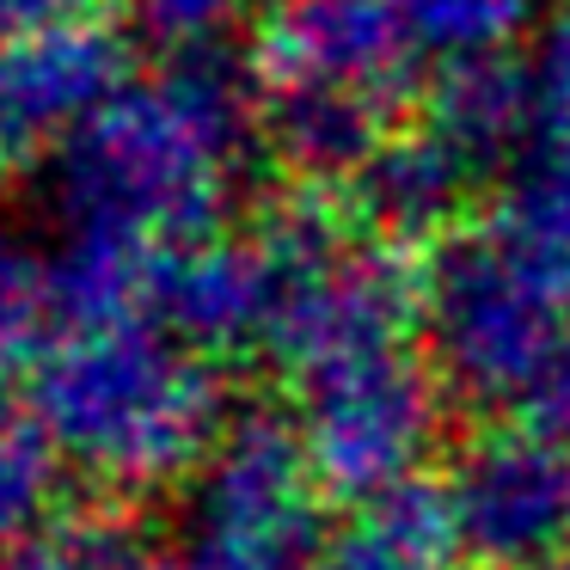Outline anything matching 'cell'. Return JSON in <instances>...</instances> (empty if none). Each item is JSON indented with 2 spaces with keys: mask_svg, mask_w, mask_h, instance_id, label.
Here are the masks:
<instances>
[{
  "mask_svg": "<svg viewBox=\"0 0 570 570\" xmlns=\"http://www.w3.org/2000/svg\"><path fill=\"white\" fill-rule=\"evenodd\" d=\"M411 31L399 0H264L258 75L276 87H344L374 99L411 92Z\"/></svg>",
  "mask_w": 570,
  "mask_h": 570,
  "instance_id": "cell-9",
  "label": "cell"
},
{
  "mask_svg": "<svg viewBox=\"0 0 570 570\" xmlns=\"http://www.w3.org/2000/svg\"><path fill=\"white\" fill-rule=\"evenodd\" d=\"M423 350L466 405H533L570 350V239L509 209L454 227L423 264Z\"/></svg>",
  "mask_w": 570,
  "mask_h": 570,
  "instance_id": "cell-3",
  "label": "cell"
},
{
  "mask_svg": "<svg viewBox=\"0 0 570 570\" xmlns=\"http://www.w3.org/2000/svg\"><path fill=\"white\" fill-rule=\"evenodd\" d=\"M472 564L540 570L570 546V454L546 430H479L442 479Z\"/></svg>",
  "mask_w": 570,
  "mask_h": 570,
  "instance_id": "cell-8",
  "label": "cell"
},
{
  "mask_svg": "<svg viewBox=\"0 0 570 570\" xmlns=\"http://www.w3.org/2000/svg\"><path fill=\"white\" fill-rule=\"evenodd\" d=\"M320 491L295 423L276 411L234 417L185 491L190 570H320Z\"/></svg>",
  "mask_w": 570,
  "mask_h": 570,
  "instance_id": "cell-5",
  "label": "cell"
},
{
  "mask_svg": "<svg viewBox=\"0 0 570 570\" xmlns=\"http://www.w3.org/2000/svg\"><path fill=\"white\" fill-rule=\"evenodd\" d=\"M50 264L31 252V239L0 215V374L31 368L38 350L50 344Z\"/></svg>",
  "mask_w": 570,
  "mask_h": 570,
  "instance_id": "cell-18",
  "label": "cell"
},
{
  "mask_svg": "<svg viewBox=\"0 0 570 570\" xmlns=\"http://www.w3.org/2000/svg\"><path fill=\"white\" fill-rule=\"evenodd\" d=\"M540 570H570V564H540Z\"/></svg>",
  "mask_w": 570,
  "mask_h": 570,
  "instance_id": "cell-26",
  "label": "cell"
},
{
  "mask_svg": "<svg viewBox=\"0 0 570 570\" xmlns=\"http://www.w3.org/2000/svg\"><path fill=\"white\" fill-rule=\"evenodd\" d=\"M258 117L246 75L215 50L136 75L50 160L68 234H117L154 252L209 239Z\"/></svg>",
  "mask_w": 570,
  "mask_h": 570,
  "instance_id": "cell-1",
  "label": "cell"
},
{
  "mask_svg": "<svg viewBox=\"0 0 570 570\" xmlns=\"http://www.w3.org/2000/svg\"><path fill=\"white\" fill-rule=\"evenodd\" d=\"M528 75H533V99H540V129L533 136H570V0H558L546 13Z\"/></svg>",
  "mask_w": 570,
  "mask_h": 570,
  "instance_id": "cell-21",
  "label": "cell"
},
{
  "mask_svg": "<svg viewBox=\"0 0 570 570\" xmlns=\"http://www.w3.org/2000/svg\"><path fill=\"white\" fill-rule=\"evenodd\" d=\"M252 246L276 283L264 350L295 386L344 362L411 350V332H423V271H411L399 246L350 239L344 215L313 185L271 203Z\"/></svg>",
  "mask_w": 570,
  "mask_h": 570,
  "instance_id": "cell-4",
  "label": "cell"
},
{
  "mask_svg": "<svg viewBox=\"0 0 570 570\" xmlns=\"http://www.w3.org/2000/svg\"><path fill=\"white\" fill-rule=\"evenodd\" d=\"M166 252L117 234H68L50 258V307L62 325H117L154 320Z\"/></svg>",
  "mask_w": 570,
  "mask_h": 570,
  "instance_id": "cell-15",
  "label": "cell"
},
{
  "mask_svg": "<svg viewBox=\"0 0 570 570\" xmlns=\"http://www.w3.org/2000/svg\"><path fill=\"white\" fill-rule=\"evenodd\" d=\"M393 99L374 92H344V87H276L271 111H264V141L271 154L313 190L350 185L386 141L393 129Z\"/></svg>",
  "mask_w": 570,
  "mask_h": 570,
  "instance_id": "cell-13",
  "label": "cell"
},
{
  "mask_svg": "<svg viewBox=\"0 0 570 570\" xmlns=\"http://www.w3.org/2000/svg\"><path fill=\"white\" fill-rule=\"evenodd\" d=\"M399 13H405L417 62L454 68L515 50L533 19V0H399Z\"/></svg>",
  "mask_w": 570,
  "mask_h": 570,
  "instance_id": "cell-16",
  "label": "cell"
},
{
  "mask_svg": "<svg viewBox=\"0 0 570 570\" xmlns=\"http://www.w3.org/2000/svg\"><path fill=\"white\" fill-rule=\"evenodd\" d=\"M271 264L246 239H190L173 246L160 264V288H154V325L190 344L197 356H234V350H264V325H271Z\"/></svg>",
  "mask_w": 570,
  "mask_h": 570,
  "instance_id": "cell-10",
  "label": "cell"
},
{
  "mask_svg": "<svg viewBox=\"0 0 570 570\" xmlns=\"http://www.w3.org/2000/svg\"><path fill=\"white\" fill-rule=\"evenodd\" d=\"M252 0H124V26L166 56H203L246 19Z\"/></svg>",
  "mask_w": 570,
  "mask_h": 570,
  "instance_id": "cell-20",
  "label": "cell"
},
{
  "mask_svg": "<svg viewBox=\"0 0 570 570\" xmlns=\"http://www.w3.org/2000/svg\"><path fill=\"white\" fill-rule=\"evenodd\" d=\"M515 222L540 227V234L570 239V136H533L528 154L509 166L503 203Z\"/></svg>",
  "mask_w": 570,
  "mask_h": 570,
  "instance_id": "cell-19",
  "label": "cell"
},
{
  "mask_svg": "<svg viewBox=\"0 0 570 570\" xmlns=\"http://www.w3.org/2000/svg\"><path fill=\"white\" fill-rule=\"evenodd\" d=\"M533 417H540V430H546V435H552V442L570 454V350L558 356V368L546 374L540 399H533Z\"/></svg>",
  "mask_w": 570,
  "mask_h": 570,
  "instance_id": "cell-23",
  "label": "cell"
},
{
  "mask_svg": "<svg viewBox=\"0 0 570 570\" xmlns=\"http://www.w3.org/2000/svg\"><path fill=\"white\" fill-rule=\"evenodd\" d=\"M26 405L56 454L111 491L190 479L227 430L209 356L154 320L62 325L26 368Z\"/></svg>",
  "mask_w": 570,
  "mask_h": 570,
  "instance_id": "cell-2",
  "label": "cell"
},
{
  "mask_svg": "<svg viewBox=\"0 0 570 570\" xmlns=\"http://www.w3.org/2000/svg\"><path fill=\"white\" fill-rule=\"evenodd\" d=\"M472 173L442 148L435 136H393L356 178H350V209H356L362 234L381 246H442L460 227Z\"/></svg>",
  "mask_w": 570,
  "mask_h": 570,
  "instance_id": "cell-12",
  "label": "cell"
},
{
  "mask_svg": "<svg viewBox=\"0 0 570 570\" xmlns=\"http://www.w3.org/2000/svg\"><path fill=\"white\" fill-rule=\"evenodd\" d=\"M117 533L111 528H92V521H80V528H50L38 533V540H19L0 552V570H99L105 552H111Z\"/></svg>",
  "mask_w": 570,
  "mask_h": 570,
  "instance_id": "cell-22",
  "label": "cell"
},
{
  "mask_svg": "<svg viewBox=\"0 0 570 570\" xmlns=\"http://www.w3.org/2000/svg\"><path fill=\"white\" fill-rule=\"evenodd\" d=\"M533 129H540V99H533L528 62H515V56L442 68L423 99V136L442 141L472 178L509 173L528 154Z\"/></svg>",
  "mask_w": 570,
  "mask_h": 570,
  "instance_id": "cell-11",
  "label": "cell"
},
{
  "mask_svg": "<svg viewBox=\"0 0 570 570\" xmlns=\"http://www.w3.org/2000/svg\"><path fill=\"white\" fill-rule=\"evenodd\" d=\"M68 13H80V0H0V38L50 26V19H68Z\"/></svg>",
  "mask_w": 570,
  "mask_h": 570,
  "instance_id": "cell-24",
  "label": "cell"
},
{
  "mask_svg": "<svg viewBox=\"0 0 570 570\" xmlns=\"http://www.w3.org/2000/svg\"><path fill=\"white\" fill-rule=\"evenodd\" d=\"M99 570H190V558L185 552H160V546H136V540L117 533Z\"/></svg>",
  "mask_w": 570,
  "mask_h": 570,
  "instance_id": "cell-25",
  "label": "cell"
},
{
  "mask_svg": "<svg viewBox=\"0 0 570 570\" xmlns=\"http://www.w3.org/2000/svg\"><path fill=\"white\" fill-rule=\"evenodd\" d=\"M62 466L68 460L31 417L0 423V552L50 533V515L62 503Z\"/></svg>",
  "mask_w": 570,
  "mask_h": 570,
  "instance_id": "cell-17",
  "label": "cell"
},
{
  "mask_svg": "<svg viewBox=\"0 0 570 570\" xmlns=\"http://www.w3.org/2000/svg\"><path fill=\"white\" fill-rule=\"evenodd\" d=\"M466 546L448 515L442 484H399V491L362 497L350 515L325 533L320 570H460Z\"/></svg>",
  "mask_w": 570,
  "mask_h": 570,
  "instance_id": "cell-14",
  "label": "cell"
},
{
  "mask_svg": "<svg viewBox=\"0 0 570 570\" xmlns=\"http://www.w3.org/2000/svg\"><path fill=\"white\" fill-rule=\"evenodd\" d=\"M129 80V38L99 13L0 38V178L56 160Z\"/></svg>",
  "mask_w": 570,
  "mask_h": 570,
  "instance_id": "cell-7",
  "label": "cell"
},
{
  "mask_svg": "<svg viewBox=\"0 0 570 570\" xmlns=\"http://www.w3.org/2000/svg\"><path fill=\"white\" fill-rule=\"evenodd\" d=\"M295 430L313 479L344 503L417 479L442 435V374L417 350H386L295 386Z\"/></svg>",
  "mask_w": 570,
  "mask_h": 570,
  "instance_id": "cell-6",
  "label": "cell"
}]
</instances>
